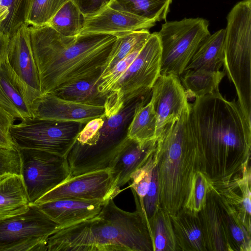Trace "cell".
Returning a JSON list of instances; mask_svg holds the SVG:
<instances>
[{
    "label": "cell",
    "mask_w": 251,
    "mask_h": 251,
    "mask_svg": "<svg viewBox=\"0 0 251 251\" xmlns=\"http://www.w3.org/2000/svg\"><path fill=\"white\" fill-rule=\"evenodd\" d=\"M25 185L20 174L0 175V219L25 212L29 208Z\"/></svg>",
    "instance_id": "obj_22"
},
{
    "label": "cell",
    "mask_w": 251,
    "mask_h": 251,
    "mask_svg": "<svg viewBox=\"0 0 251 251\" xmlns=\"http://www.w3.org/2000/svg\"><path fill=\"white\" fill-rule=\"evenodd\" d=\"M10 37L0 27V64L3 63L7 56Z\"/></svg>",
    "instance_id": "obj_41"
},
{
    "label": "cell",
    "mask_w": 251,
    "mask_h": 251,
    "mask_svg": "<svg viewBox=\"0 0 251 251\" xmlns=\"http://www.w3.org/2000/svg\"><path fill=\"white\" fill-rule=\"evenodd\" d=\"M142 99L136 105L127 129V137L139 142L156 140V116L151 100Z\"/></svg>",
    "instance_id": "obj_26"
},
{
    "label": "cell",
    "mask_w": 251,
    "mask_h": 251,
    "mask_svg": "<svg viewBox=\"0 0 251 251\" xmlns=\"http://www.w3.org/2000/svg\"><path fill=\"white\" fill-rule=\"evenodd\" d=\"M15 118L0 106V148L15 149L10 135V129Z\"/></svg>",
    "instance_id": "obj_38"
},
{
    "label": "cell",
    "mask_w": 251,
    "mask_h": 251,
    "mask_svg": "<svg viewBox=\"0 0 251 251\" xmlns=\"http://www.w3.org/2000/svg\"><path fill=\"white\" fill-rule=\"evenodd\" d=\"M32 117L41 119L75 121L86 124L96 118L105 116L103 105L78 102L48 93L36 100L31 107Z\"/></svg>",
    "instance_id": "obj_15"
},
{
    "label": "cell",
    "mask_w": 251,
    "mask_h": 251,
    "mask_svg": "<svg viewBox=\"0 0 251 251\" xmlns=\"http://www.w3.org/2000/svg\"><path fill=\"white\" fill-rule=\"evenodd\" d=\"M190 103L179 119L167 126L156 140L159 203L169 215L183 208L195 174L201 171L196 137L190 121Z\"/></svg>",
    "instance_id": "obj_4"
},
{
    "label": "cell",
    "mask_w": 251,
    "mask_h": 251,
    "mask_svg": "<svg viewBox=\"0 0 251 251\" xmlns=\"http://www.w3.org/2000/svg\"><path fill=\"white\" fill-rule=\"evenodd\" d=\"M69 0H28L25 23L28 26L49 25L59 9Z\"/></svg>",
    "instance_id": "obj_32"
},
{
    "label": "cell",
    "mask_w": 251,
    "mask_h": 251,
    "mask_svg": "<svg viewBox=\"0 0 251 251\" xmlns=\"http://www.w3.org/2000/svg\"><path fill=\"white\" fill-rule=\"evenodd\" d=\"M28 27L23 24L11 37L6 60L31 107L42 94Z\"/></svg>",
    "instance_id": "obj_12"
},
{
    "label": "cell",
    "mask_w": 251,
    "mask_h": 251,
    "mask_svg": "<svg viewBox=\"0 0 251 251\" xmlns=\"http://www.w3.org/2000/svg\"><path fill=\"white\" fill-rule=\"evenodd\" d=\"M59 226L35 204L25 213L0 219V251H47Z\"/></svg>",
    "instance_id": "obj_8"
},
{
    "label": "cell",
    "mask_w": 251,
    "mask_h": 251,
    "mask_svg": "<svg viewBox=\"0 0 251 251\" xmlns=\"http://www.w3.org/2000/svg\"><path fill=\"white\" fill-rule=\"evenodd\" d=\"M79 9L84 17L92 16L107 6L111 0H69Z\"/></svg>",
    "instance_id": "obj_40"
},
{
    "label": "cell",
    "mask_w": 251,
    "mask_h": 251,
    "mask_svg": "<svg viewBox=\"0 0 251 251\" xmlns=\"http://www.w3.org/2000/svg\"><path fill=\"white\" fill-rule=\"evenodd\" d=\"M85 125L32 117L14 124L10 135L16 148L41 150L66 157Z\"/></svg>",
    "instance_id": "obj_7"
},
{
    "label": "cell",
    "mask_w": 251,
    "mask_h": 251,
    "mask_svg": "<svg viewBox=\"0 0 251 251\" xmlns=\"http://www.w3.org/2000/svg\"><path fill=\"white\" fill-rule=\"evenodd\" d=\"M104 202L102 201L62 198L36 205L57 224L60 228L95 217L100 212Z\"/></svg>",
    "instance_id": "obj_18"
},
{
    "label": "cell",
    "mask_w": 251,
    "mask_h": 251,
    "mask_svg": "<svg viewBox=\"0 0 251 251\" xmlns=\"http://www.w3.org/2000/svg\"><path fill=\"white\" fill-rule=\"evenodd\" d=\"M28 0H0V3L8 9L7 18L0 27L10 38L25 23V15Z\"/></svg>",
    "instance_id": "obj_33"
},
{
    "label": "cell",
    "mask_w": 251,
    "mask_h": 251,
    "mask_svg": "<svg viewBox=\"0 0 251 251\" xmlns=\"http://www.w3.org/2000/svg\"><path fill=\"white\" fill-rule=\"evenodd\" d=\"M161 53L157 33H151L136 58L106 95V117L119 113L133 100L151 92L161 75Z\"/></svg>",
    "instance_id": "obj_5"
},
{
    "label": "cell",
    "mask_w": 251,
    "mask_h": 251,
    "mask_svg": "<svg viewBox=\"0 0 251 251\" xmlns=\"http://www.w3.org/2000/svg\"><path fill=\"white\" fill-rule=\"evenodd\" d=\"M16 149L20 175L30 204L71 177L65 157L41 150Z\"/></svg>",
    "instance_id": "obj_9"
},
{
    "label": "cell",
    "mask_w": 251,
    "mask_h": 251,
    "mask_svg": "<svg viewBox=\"0 0 251 251\" xmlns=\"http://www.w3.org/2000/svg\"><path fill=\"white\" fill-rule=\"evenodd\" d=\"M141 98L133 100L121 111L106 117L99 136L94 144L69 168L71 177L108 169L112 159L127 139V120L131 119Z\"/></svg>",
    "instance_id": "obj_10"
},
{
    "label": "cell",
    "mask_w": 251,
    "mask_h": 251,
    "mask_svg": "<svg viewBox=\"0 0 251 251\" xmlns=\"http://www.w3.org/2000/svg\"><path fill=\"white\" fill-rule=\"evenodd\" d=\"M156 22L116 9L108 5L98 13L84 17L80 34H105L118 35L136 30L148 29Z\"/></svg>",
    "instance_id": "obj_16"
},
{
    "label": "cell",
    "mask_w": 251,
    "mask_h": 251,
    "mask_svg": "<svg viewBox=\"0 0 251 251\" xmlns=\"http://www.w3.org/2000/svg\"><path fill=\"white\" fill-rule=\"evenodd\" d=\"M143 46L135 49L125 58L117 63L110 70L100 76L97 86L98 91L100 93L105 97L112 89L136 58Z\"/></svg>",
    "instance_id": "obj_34"
},
{
    "label": "cell",
    "mask_w": 251,
    "mask_h": 251,
    "mask_svg": "<svg viewBox=\"0 0 251 251\" xmlns=\"http://www.w3.org/2000/svg\"><path fill=\"white\" fill-rule=\"evenodd\" d=\"M209 185V180L201 171L196 172L184 208L198 213L205 204Z\"/></svg>",
    "instance_id": "obj_35"
},
{
    "label": "cell",
    "mask_w": 251,
    "mask_h": 251,
    "mask_svg": "<svg viewBox=\"0 0 251 251\" xmlns=\"http://www.w3.org/2000/svg\"><path fill=\"white\" fill-rule=\"evenodd\" d=\"M225 75L220 70H188L179 78L188 99L219 92L220 83Z\"/></svg>",
    "instance_id": "obj_25"
},
{
    "label": "cell",
    "mask_w": 251,
    "mask_h": 251,
    "mask_svg": "<svg viewBox=\"0 0 251 251\" xmlns=\"http://www.w3.org/2000/svg\"><path fill=\"white\" fill-rule=\"evenodd\" d=\"M209 21L185 18L166 22L157 33L161 48V75L180 77L202 43L210 35Z\"/></svg>",
    "instance_id": "obj_6"
},
{
    "label": "cell",
    "mask_w": 251,
    "mask_h": 251,
    "mask_svg": "<svg viewBox=\"0 0 251 251\" xmlns=\"http://www.w3.org/2000/svg\"><path fill=\"white\" fill-rule=\"evenodd\" d=\"M108 169L71 177L52 189L34 203L40 204L62 198H77L105 201L116 196Z\"/></svg>",
    "instance_id": "obj_13"
},
{
    "label": "cell",
    "mask_w": 251,
    "mask_h": 251,
    "mask_svg": "<svg viewBox=\"0 0 251 251\" xmlns=\"http://www.w3.org/2000/svg\"><path fill=\"white\" fill-rule=\"evenodd\" d=\"M133 194H134L133 193ZM139 202L148 224L150 220L153 216L158 207L160 206L158 171L156 165L152 171V178L147 193L143 199L142 202L139 201Z\"/></svg>",
    "instance_id": "obj_37"
},
{
    "label": "cell",
    "mask_w": 251,
    "mask_h": 251,
    "mask_svg": "<svg viewBox=\"0 0 251 251\" xmlns=\"http://www.w3.org/2000/svg\"><path fill=\"white\" fill-rule=\"evenodd\" d=\"M8 14V9L0 2V23L7 18Z\"/></svg>",
    "instance_id": "obj_42"
},
{
    "label": "cell",
    "mask_w": 251,
    "mask_h": 251,
    "mask_svg": "<svg viewBox=\"0 0 251 251\" xmlns=\"http://www.w3.org/2000/svg\"><path fill=\"white\" fill-rule=\"evenodd\" d=\"M100 76L97 75L74 82L50 93L67 100L104 106L105 97L97 89Z\"/></svg>",
    "instance_id": "obj_27"
},
{
    "label": "cell",
    "mask_w": 251,
    "mask_h": 251,
    "mask_svg": "<svg viewBox=\"0 0 251 251\" xmlns=\"http://www.w3.org/2000/svg\"><path fill=\"white\" fill-rule=\"evenodd\" d=\"M225 29L210 34L201 44L185 71L203 69L218 71L223 66Z\"/></svg>",
    "instance_id": "obj_23"
},
{
    "label": "cell",
    "mask_w": 251,
    "mask_h": 251,
    "mask_svg": "<svg viewBox=\"0 0 251 251\" xmlns=\"http://www.w3.org/2000/svg\"><path fill=\"white\" fill-rule=\"evenodd\" d=\"M155 165L154 151L146 162L137 169L130 177L131 183L128 187L130 188L132 193L137 196L140 202H142L147 193Z\"/></svg>",
    "instance_id": "obj_36"
},
{
    "label": "cell",
    "mask_w": 251,
    "mask_h": 251,
    "mask_svg": "<svg viewBox=\"0 0 251 251\" xmlns=\"http://www.w3.org/2000/svg\"><path fill=\"white\" fill-rule=\"evenodd\" d=\"M150 34L148 29H142L117 35L114 46L101 68L100 75L110 70L135 49L143 46Z\"/></svg>",
    "instance_id": "obj_30"
},
{
    "label": "cell",
    "mask_w": 251,
    "mask_h": 251,
    "mask_svg": "<svg viewBox=\"0 0 251 251\" xmlns=\"http://www.w3.org/2000/svg\"><path fill=\"white\" fill-rule=\"evenodd\" d=\"M151 101L156 116V140L166 127L177 120L188 102L177 75H160L151 90Z\"/></svg>",
    "instance_id": "obj_14"
},
{
    "label": "cell",
    "mask_w": 251,
    "mask_h": 251,
    "mask_svg": "<svg viewBox=\"0 0 251 251\" xmlns=\"http://www.w3.org/2000/svg\"><path fill=\"white\" fill-rule=\"evenodd\" d=\"M173 0H111L109 6L155 22L166 20Z\"/></svg>",
    "instance_id": "obj_28"
},
{
    "label": "cell",
    "mask_w": 251,
    "mask_h": 251,
    "mask_svg": "<svg viewBox=\"0 0 251 251\" xmlns=\"http://www.w3.org/2000/svg\"><path fill=\"white\" fill-rule=\"evenodd\" d=\"M84 17L77 7L68 0L59 9L49 25L59 34L68 37L80 34Z\"/></svg>",
    "instance_id": "obj_31"
},
{
    "label": "cell",
    "mask_w": 251,
    "mask_h": 251,
    "mask_svg": "<svg viewBox=\"0 0 251 251\" xmlns=\"http://www.w3.org/2000/svg\"><path fill=\"white\" fill-rule=\"evenodd\" d=\"M226 20L224 69L232 75H244L251 70V0L237 2Z\"/></svg>",
    "instance_id": "obj_11"
},
{
    "label": "cell",
    "mask_w": 251,
    "mask_h": 251,
    "mask_svg": "<svg viewBox=\"0 0 251 251\" xmlns=\"http://www.w3.org/2000/svg\"><path fill=\"white\" fill-rule=\"evenodd\" d=\"M153 251H178L170 215L160 206L149 222Z\"/></svg>",
    "instance_id": "obj_29"
},
{
    "label": "cell",
    "mask_w": 251,
    "mask_h": 251,
    "mask_svg": "<svg viewBox=\"0 0 251 251\" xmlns=\"http://www.w3.org/2000/svg\"><path fill=\"white\" fill-rule=\"evenodd\" d=\"M134 200V212L109 199L95 217L58 228L48 238L47 251H153L147 220Z\"/></svg>",
    "instance_id": "obj_3"
},
{
    "label": "cell",
    "mask_w": 251,
    "mask_h": 251,
    "mask_svg": "<svg viewBox=\"0 0 251 251\" xmlns=\"http://www.w3.org/2000/svg\"><path fill=\"white\" fill-rule=\"evenodd\" d=\"M28 28L42 95L100 75L117 38L105 34L65 36L49 25Z\"/></svg>",
    "instance_id": "obj_2"
},
{
    "label": "cell",
    "mask_w": 251,
    "mask_h": 251,
    "mask_svg": "<svg viewBox=\"0 0 251 251\" xmlns=\"http://www.w3.org/2000/svg\"><path fill=\"white\" fill-rule=\"evenodd\" d=\"M190 121L196 137L201 171L210 182L229 180L250 166L251 126L237 101L220 92L195 99Z\"/></svg>",
    "instance_id": "obj_1"
},
{
    "label": "cell",
    "mask_w": 251,
    "mask_h": 251,
    "mask_svg": "<svg viewBox=\"0 0 251 251\" xmlns=\"http://www.w3.org/2000/svg\"><path fill=\"white\" fill-rule=\"evenodd\" d=\"M216 195L221 208L228 251H251V231L245 226L233 207L217 194Z\"/></svg>",
    "instance_id": "obj_24"
},
{
    "label": "cell",
    "mask_w": 251,
    "mask_h": 251,
    "mask_svg": "<svg viewBox=\"0 0 251 251\" xmlns=\"http://www.w3.org/2000/svg\"><path fill=\"white\" fill-rule=\"evenodd\" d=\"M207 251H228L220 206L210 183L204 206L198 212Z\"/></svg>",
    "instance_id": "obj_19"
},
{
    "label": "cell",
    "mask_w": 251,
    "mask_h": 251,
    "mask_svg": "<svg viewBox=\"0 0 251 251\" xmlns=\"http://www.w3.org/2000/svg\"><path fill=\"white\" fill-rule=\"evenodd\" d=\"M6 173L20 174V161L17 150L0 148V175Z\"/></svg>",
    "instance_id": "obj_39"
},
{
    "label": "cell",
    "mask_w": 251,
    "mask_h": 251,
    "mask_svg": "<svg viewBox=\"0 0 251 251\" xmlns=\"http://www.w3.org/2000/svg\"><path fill=\"white\" fill-rule=\"evenodd\" d=\"M156 145V140L141 143L127 138L125 141L108 167L116 196L123 190L120 188L130 181L132 174L154 152Z\"/></svg>",
    "instance_id": "obj_17"
},
{
    "label": "cell",
    "mask_w": 251,
    "mask_h": 251,
    "mask_svg": "<svg viewBox=\"0 0 251 251\" xmlns=\"http://www.w3.org/2000/svg\"><path fill=\"white\" fill-rule=\"evenodd\" d=\"M170 216L178 251H207L198 213L183 208Z\"/></svg>",
    "instance_id": "obj_20"
},
{
    "label": "cell",
    "mask_w": 251,
    "mask_h": 251,
    "mask_svg": "<svg viewBox=\"0 0 251 251\" xmlns=\"http://www.w3.org/2000/svg\"><path fill=\"white\" fill-rule=\"evenodd\" d=\"M0 106L15 119L32 117L31 106L6 59L0 64Z\"/></svg>",
    "instance_id": "obj_21"
}]
</instances>
